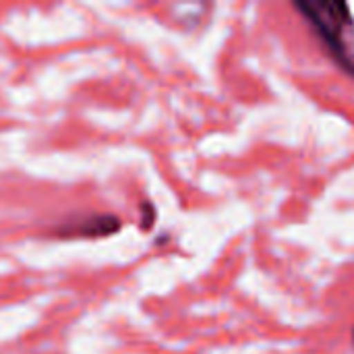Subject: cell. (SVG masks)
Here are the masks:
<instances>
[{
  "label": "cell",
  "mask_w": 354,
  "mask_h": 354,
  "mask_svg": "<svg viewBox=\"0 0 354 354\" xmlns=\"http://www.w3.org/2000/svg\"><path fill=\"white\" fill-rule=\"evenodd\" d=\"M328 56L354 79V17L346 2H295Z\"/></svg>",
  "instance_id": "6da1fadb"
},
{
  "label": "cell",
  "mask_w": 354,
  "mask_h": 354,
  "mask_svg": "<svg viewBox=\"0 0 354 354\" xmlns=\"http://www.w3.org/2000/svg\"><path fill=\"white\" fill-rule=\"evenodd\" d=\"M122 228V220L114 214H81L71 216L56 226H52L50 236L64 241H91L116 234Z\"/></svg>",
  "instance_id": "7a4b0ae2"
},
{
  "label": "cell",
  "mask_w": 354,
  "mask_h": 354,
  "mask_svg": "<svg viewBox=\"0 0 354 354\" xmlns=\"http://www.w3.org/2000/svg\"><path fill=\"white\" fill-rule=\"evenodd\" d=\"M141 228L143 230H149L151 226H153V222H156V207L149 203V201H143L141 203Z\"/></svg>",
  "instance_id": "3957f363"
},
{
  "label": "cell",
  "mask_w": 354,
  "mask_h": 354,
  "mask_svg": "<svg viewBox=\"0 0 354 354\" xmlns=\"http://www.w3.org/2000/svg\"><path fill=\"white\" fill-rule=\"evenodd\" d=\"M351 342H353V348H354V328H353V334H351Z\"/></svg>",
  "instance_id": "277c9868"
}]
</instances>
